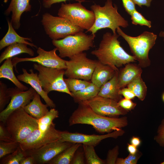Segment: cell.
<instances>
[{
	"instance_id": "cell-1",
	"label": "cell",
	"mask_w": 164,
	"mask_h": 164,
	"mask_svg": "<svg viewBox=\"0 0 164 164\" xmlns=\"http://www.w3.org/2000/svg\"><path fill=\"white\" fill-rule=\"evenodd\" d=\"M78 106L70 116L69 125L77 124L91 125L97 132L109 133L127 126L128 124L127 118H114L104 116L94 112L83 102L78 103Z\"/></svg>"
},
{
	"instance_id": "cell-2",
	"label": "cell",
	"mask_w": 164,
	"mask_h": 164,
	"mask_svg": "<svg viewBox=\"0 0 164 164\" xmlns=\"http://www.w3.org/2000/svg\"><path fill=\"white\" fill-rule=\"evenodd\" d=\"M119 35L107 32L102 36L97 48L91 53L95 56L102 63L108 65L116 71L123 65L136 60L132 55L128 54L121 46L118 39Z\"/></svg>"
},
{
	"instance_id": "cell-3",
	"label": "cell",
	"mask_w": 164,
	"mask_h": 164,
	"mask_svg": "<svg viewBox=\"0 0 164 164\" xmlns=\"http://www.w3.org/2000/svg\"><path fill=\"white\" fill-rule=\"evenodd\" d=\"M91 8L95 15V22L86 32L95 34L101 29L109 28L115 34L118 27L125 28L129 25L128 22L118 13L117 6L113 5L112 0H107L103 6L94 4L91 6Z\"/></svg>"
},
{
	"instance_id": "cell-4",
	"label": "cell",
	"mask_w": 164,
	"mask_h": 164,
	"mask_svg": "<svg viewBox=\"0 0 164 164\" xmlns=\"http://www.w3.org/2000/svg\"><path fill=\"white\" fill-rule=\"evenodd\" d=\"M4 124L13 141L19 143L38 129V120L28 114L23 108L12 112Z\"/></svg>"
},
{
	"instance_id": "cell-5",
	"label": "cell",
	"mask_w": 164,
	"mask_h": 164,
	"mask_svg": "<svg viewBox=\"0 0 164 164\" xmlns=\"http://www.w3.org/2000/svg\"><path fill=\"white\" fill-rule=\"evenodd\" d=\"M116 32L128 43L138 65L142 68L150 66L151 61L149 53L155 43L157 35L152 32L144 31L138 36L132 37L126 34L120 27L117 29Z\"/></svg>"
},
{
	"instance_id": "cell-6",
	"label": "cell",
	"mask_w": 164,
	"mask_h": 164,
	"mask_svg": "<svg viewBox=\"0 0 164 164\" xmlns=\"http://www.w3.org/2000/svg\"><path fill=\"white\" fill-rule=\"evenodd\" d=\"M95 36V34L88 35L83 32L61 39L52 40V43L59 51V56L61 58L70 59L93 47Z\"/></svg>"
},
{
	"instance_id": "cell-7",
	"label": "cell",
	"mask_w": 164,
	"mask_h": 164,
	"mask_svg": "<svg viewBox=\"0 0 164 164\" xmlns=\"http://www.w3.org/2000/svg\"><path fill=\"white\" fill-rule=\"evenodd\" d=\"M85 1L80 0L73 3H62L57 15L67 19L74 25L88 31L93 26L95 20L94 12L87 9L81 4Z\"/></svg>"
},
{
	"instance_id": "cell-8",
	"label": "cell",
	"mask_w": 164,
	"mask_h": 164,
	"mask_svg": "<svg viewBox=\"0 0 164 164\" xmlns=\"http://www.w3.org/2000/svg\"><path fill=\"white\" fill-rule=\"evenodd\" d=\"M41 22L46 33L52 40L63 39L84 30L67 19L47 12L43 14Z\"/></svg>"
},
{
	"instance_id": "cell-9",
	"label": "cell",
	"mask_w": 164,
	"mask_h": 164,
	"mask_svg": "<svg viewBox=\"0 0 164 164\" xmlns=\"http://www.w3.org/2000/svg\"><path fill=\"white\" fill-rule=\"evenodd\" d=\"M39 72L38 77L44 90L48 93L52 91L66 93L71 96L63 78L65 70L47 67L39 63L33 64Z\"/></svg>"
},
{
	"instance_id": "cell-10",
	"label": "cell",
	"mask_w": 164,
	"mask_h": 164,
	"mask_svg": "<svg viewBox=\"0 0 164 164\" xmlns=\"http://www.w3.org/2000/svg\"><path fill=\"white\" fill-rule=\"evenodd\" d=\"M98 62L88 58L85 53L75 55L66 60L64 75L68 78L90 81Z\"/></svg>"
},
{
	"instance_id": "cell-11",
	"label": "cell",
	"mask_w": 164,
	"mask_h": 164,
	"mask_svg": "<svg viewBox=\"0 0 164 164\" xmlns=\"http://www.w3.org/2000/svg\"><path fill=\"white\" fill-rule=\"evenodd\" d=\"M53 123L44 131L37 129L33 131L19 143L21 149L24 151L38 149L50 143L59 140L62 131L56 129Z\"/></svg>"
},
{
	"instance_id": "cell-12",
	"label": "cell",
	"mask_w": 164,
	"mask_h": 164,
	"mask_svg": "<svg viewBox=\"0 0 164 164\" xmlns=\"http://www.w3.org/2000/svg\"><path fill=\"white\" fill-rule=\"evenodd\" d=\"M36 92L32 87L25 91H22L16 87L8 88L7 94L11 100L7 107L0 112V121L4 123L12 112L29 104Z\"/></svg>"
},
{
	"instance_id": "cell-13",
	"label": "cell",
	"mask_w": 164,
	"mask_h": 164,
	"mask_svg": "<svg viewBox=\"0 0 164 164\" xmlns=\"http://www.w3.org/2000/svg\"><path fill=\"white\" fill-rule=\"evenodd\" d=\"M57 50V48H55L51 50L46 51L39 47L37 48V53L38 55L36 56L23 58L16 57L12 59V62L17 72V64L25 61L35 62L45 67L65 70L66 69V60L56 54Z\"/></svg>"
},
{
	"instance_id": "cell-14",
	"label": "cell",
	"mask_w": 164,
	"mask_h": 164,
	"mask_svg": "<svg viewBox=\"0 0 164 164\" xmlns=\"http://www.w3.org/2000/svg\"><path fill=\"white\" fill-rule=\"evenodd\" d=\"M82 102L96 113L104 116L118 118L120 115L126 114L128 112L119 105L118 101L98 95Z\"/></svg>"
},
{
	"instance_id": "cell-15",
	"label": "cell",
	"mask_w": 164,
	"mask_h": 164,
	"mask_svg": "<svg viewBox=\"0 0 164 164\" xmlns=\"http://www.w3.org/2000/svg\"><path fill=\"white\" fill-rule=\"evenodd\" d=\"M124 133V131L121 129L103 135H87L63 131H62L61 138L59 141L62 142H67L73 143H80L82 145H92L95 147L104 139L109 138L116 139L123 135Z\"/></svg>"
},
{
	"instance_id": "cell-16",
	"label": "cell",
	"mask_w": 164,
	"mask_h": 164,
	"mask_svg": "<svg viewBox=\"0 0 164 164\" xmlns=\"http://www.w3.org/2000/svg\"><path fill=\"white\" fill-rule=\"evenodd\" d=\"M73 143L59 140L46 145L38 149L25 151L26 156L34 159L36 164H47L60 152Z\"/></svg>"
},
{
	"instance_id": "cell-17",
	"label": "cell",
	"mask_w": 164,
	"mask_h": 164,
	"mask_svg": "<svg viewBox=\"0 0 164 164\" xmlns=\"http://www.w3.org/2000/svg\"><path fill=\"white\" fill-rule=\"evenodd\" d=\"M29 71L30 73H28L26 69L22 68L23 73L17 76L19 80L30 85L40 95L49 107L51 108H55V104L48 96V93L43 89L37 73H34L32 69Z\"/></svg>"
},
{
	"instance_id": "cell-18",
	"label": "cell",
	"mask_w": 164,
	"mask_h": 164,
	"mask_svg": "<svg viewBox=\"0 0 164 164\" xmlns=\"http://www.w3.org/2000/svg\"><path fill=\"white\" fill-rule=\"evenodd\" d=\"M30 0H11L4 14L6 16L12 13L10 22L15 29H19L21 26V17L24 12H30L31 5ZM39 2L40 0H37Z\"/></svg>"
},
{
	"instance_id": "cell-19",
	"label": "cell",
	"mask_w": 164,
	"mask_h": 164,
	"mask_svg": "<svg viewBox=\"0 0 164 164\" xmlns=\"http://www.w3.org/2000/svg\"><path fill=\"white\" fill-rule=\"evenodd\" d=\"M142 70L138 65L130 63L119 71L118 86L120 89L125 87L138 77L141 76Z\"/></svg>"
},
{
	"instance_id": "cell-20",
	"label": "cell",
	"mask_w": 164,
	"mask_h": 164,
	"mask_svg": "<svg viewBox=\"0 0 164 164\" xmlns=\"http://www.w3.org/2000/svg\"><path fill=\"white\" fill-rule=\"evenodd\" d=\"M116 71L110 66L104 64L98 61L92 74L91 81L100 88L113 77Z\"/></svg>"
},
{
	"instance_id": "cell-21",
	"label": "cell",
	"mask_w": 164,
	"mask_h": 164,
	"mask_svg": "<svg viewBox=\"0 0 164 164\" xmlns=\"http://www.w3.org/2000/svg\"><path fill=\"white\" fill-rule=\"evenodd\" d=\"M8 29L6 34L0 41V50L10 45L17 43H22L27 44L32 47L38 48L33 43H30L27 41L32 42L31 38L24 37L19 35L15 30L11 22L7 20Z\"/></svg>"
},
{
	"instance_id": "cell-22",
	"label": "cell",
	"mask_w": 164,
	"mask_h": 164,
	"mask_svg": "<svg viewBox=\"0 0 164 164\" xmlns=\"http://www.w3.org/2000/svg\"><path fill=\"white\" fill-rule=\"evenodd\" d=\"M118 72L116 71L113 77L100 87L98 95L117 101L122 98L118 86Z\"/></svg>"
},
{
	"instance_id": "cell-23",
	"label": "cell",
	"mask_w": 164,
	"mask_h": 164,
	"mask_svg": "<svg viewBox=\"0 0 164 164\" xmlns=\"http://www.w3.org/2000/svg\"><path fill=\"white\" fill-rule=\"evenodd\" d=\"M40 96L36 92L32 101L23 108L28 114L37 120L44 116L49 111L47 108L49 106L42 103Z\"/></svg>"
},
{
	"instance_id": "cell-24",
	"label": "cell",
	"mask_w": 164,
	"mask_h": 164,
	"mask_svg": "<svg viewBox=\"0 0 164 164\" xmlns=\"http://www.w3.org/2000/svg\"><path fill=\"white\" fill-rule=\"evenodd\" d=\"M14 67L12 58L6 59L0 67V78H6L10 80L16 87L22 91L28 90V88L21 83L15 76L13 71Z\"/></svg>"
},
{
	"instance_id": "cell-25",
	"label": "cell",
	"mask_w": 164,
	"mask_h": 164,
	"mask_svg": "<svg viewBox=\"0 0 164 164\" xmlns=\"http://www.w3.org/2000/svg\"><path fill=\"white\" fill-rule=\"evenodd\" d=\"M27 44L22 43H14L7 46L0 56V63L4 60L22 53H26L31 56L34 53L31 48L28 47Z\"/></svg>"
},
{
	"instance_id": "cell-26",
	"label": "cell",
	"mask_w": 164,
	"mask_h": 164,
	"mask_svg": "<svg viewBox=\"0 0 164 164\" xmlns=\"http://www.w3.org/2000/svg\"><path fill=\"white\" fill-rule=\"evenodd\" d=\"M82 144L73 143L50 161L48 164H70L77 150Z\"/></svg>"
},
{
	"instance_id": "cell-27",
	"label": "cell",
	"mask_w": 164,
	"mask_h": 164,
	"mask_svg": "<svg viewBox=\"0 0 164 164\" xmlns=\"http://www.w3.org/2000/svg\"><path fill=\"white\" fill-rule=\"evenodd\" d=\"M100 87L92 82L87 87L78 91L71 92L75 102L79 103L91 99L98 95Z\"/></svg>"
},
{
	"instance_id": "cell-28",
	"label": "cell",
	"mask_w": 164,
	"mask_h": 164,
	"mask_svg": "<svg viewBox=\"0 0 164 164\" xmlns=\"http://www.w3.org/2000/svg\"><path fill=\"white\" fill-rule=\"evenodd\" d=\"M127 87L133 91L140 100L143 101L145 99L147 94V87L141 76L135 79Z\"/></svg>"
},
{
	"instance_id": "cell-29",
	"label": "cell",
	"mask_w": 164,
	"mask_h": 164,
	"mask_svg": "<svg viewBox=\"0 0 164 164\" xmlns=\"http://www.w3.org/2000/svg\"><path fill=\"white\" fill-rule=\"evenodd\" d=\"M59 113L55 108H52L43 117L38 120V129L41 131L48 129L53 123L54 119L59 117Z\"/></svg>"
},
{
	"instance_id": "cell-30",
	"label": "cell",
	"mask_w": 164,
	"mask_h": 164,
	"mask_svg": "<svg viewBox=\"0 0 164 164\" xmlns=\"http://www.w3.org/2000/svg\"><path fill=\"white\" fill-rule=\"evenodd\" d=\"M82 147L87 164H105V160L99 158L96 153L94 146L82 145Z\"/></svg>"
},
{
	"instance_id": "cell-31",
	"label": "cell",
	"mask_w": 164,
	"mask_h": 164,
	"mask_svg": "<svg viewBox=\"0 0 164 164\" xmlns=\"http://www.w3.org/2000/svg\"><path fill=\"white\" fill-rule=\"evenodd\" d=\"M26 156L25 151L22 150L19 146L13 152L2 158L0 164H20L22 160Z\"/></svg>"
},
{
	"instance_id": "cell-32",
	"label": "cell",
	"mask_w": 164,
	"mask_h": 164,
	"mask_svg": "<svg viewBox=\"0 0 164 164\" xmlns=\"http://www.w3.org/2000/svg\"><path fill=\"white\" fill-rule=\"evenodd\" d=\"M69 91L71 92H76L82 89L89 86L91 81L76 78L64 79Z\"/></svg>"
},
{
	"instance_id": "cell-33",
	"label": "cell",
	"mask_w": 164,
	"mask_h": 164,
	"mask_svg": "<svg viewBox=\"0 0 164 164\" xmlns=\"http://www.w3.org/2000/svg\"><path fill=\"white\" fill-rule=\"evenodd\" d=\"M19 146V143L14 141H0V159L15 152Z\"/></svg>"
},
{
	"instance_id": "cell-34",
	"label": "cell",
	"mask_w": 164,
	"mask_h": 164,
	"mask_svg": "<svg viewBox=\"0 0 164 164\" xmlns=\"http://www.w3.org/2000/svg\"><path fill=\"white\" fill-rule=\"evenodd\" d=\"M131 19L132 24L139 25L141 26H146L149 28L151 27V22L147 20L136 10L134 11L131 14Z\"/></svg>"
},
{
	"instance_id": "cell-35",
	"label": "cell",
	"mask_w": 164,
	"mask_h": 164,
	"mask_svg": "<svg viewBox=\"0 0 164 164\" xmlns=\"http://www.w3.org/2000/svg\"><path fill=\"white\" fill-rule=\"evenodd\" d=\"M8 88L6 84L0 82V111L3 110L6 105L9 102L11 98L7 94Z\"/></svg>"
},
{
	"instance_id": "cell-36",
	"label": "cell",
	"mask_w": 164,
	"mask_h": 164,
	"mask_svg": "<svg viewBox=\"0 0 164 164\" xmlns=\"http://www.w3.org/2000/svg\"><path fill=\"white\" fill-rule=\"evenodd\" d=\"M142 155V153L139 151L135 154L129 153L128 156L125 159L118 158L116 164H136L139 158Z\"/></svg>"
},
{
	"instance_id": "cell-37",
	"label": "cell",
	"mask_w": 164,
	"mask_h": 164,
	"mask_svg": "<svg viewBox=\"0 0 164 164\" xmlns=\"http://www.w3.org/2000/svg\"><path fill=\"white\" fill-rule=\"evenodd\" d=\"M154 139L160 146L164 147V118L158 128L157 134L155 136Z\"/></svg>"
},
{
	"instance_id": "cell-38",
	"label": "cell",
	"mask_w": 164,
	"mask_h": 164,
	"mask_svg": "<svg viewBox=\"0 0 164 164\" xmlns=\"http://www.w3.org/2000/svg\"><path fill=\"white\" fill-rule=\"evenodd\" d=\"M119 154V147L116 146L112 149L108 151L105 160V164H116L118 156Z\"/></svg>"
},
{
	"instance_id": "cell-39",
	"label": "cell",
	"mask_w": 164,
	"mask_h": 164,
	"mask_svg": "<svg viewBox=\"0 0 164 164\" xmlns=\"http://www.w3.org/2000/svg\"><path fill=\"white\" fill-rule=\"evenodd\" d=\"M0 141L5 142H13L12 137L6 129L4 123L0 122Z\"/></svg>"
},
{
	"instance_id": "cell-40",
	"label": "cell",
	"mask_w": 164,
	"mask_h": 164,
	"mask_svg": "<svg viewBox=\"0 0 164 164\" xmlns=\"http://www.w3.org/2000/svg\"><path fill=\"white\" fill-rule=\"evenodd\" d=\"M118 102L121 107L128 112L134 109L136 105V104L132 100L125 98H122Z\"/></svg>"
},
{
	"instance_id": "cell-41",
	"label": "cell",
	"mask_w": 164,
	"mask_h": 164,
	"mask_svg": "<svg viewBox=\"0 0 164 164\" xmlns=\"http://www.w3.org/2000/svg\"><path fill=\"white\" fill-rule=\"evenodd\" d=\"M80 147L77 149L75 153L71 162V164H85L84 160L85 155L83 148L82 149H80Z\"/></svg>"
},
{
	"instance_id": "cell-42",
	"label": "cell",
	"mask_w": 164,
	"mask_h": 164,
	"mask_svg": "<svg viewBox=\"0 0 164 164\" xmlns=\"http://www.w3.org/2000/svg\"><path fill=\"white\" fill-rule=\"evenodd\" d=\"M123 5L125 11L130 15L132 13L136 10L135 3L132 0H121Z\"/></svg>"
},
{
	"instance_id": "cell-43",
	"label": "cell",
	"mask_w": 164,
	"mask_h": 164,
	"mask_svg": "<svg viewBox=\"0 0 164 164\" xmlns=\"http://www.w3.org/2000/svg\"><path fill=\"white\" fill-rule=\"evenodd\" d=\"M119 94L125 98L132 100L136 97L133 91L128 87H123L120 89Z\"/></svg>"
},
{
	"instance_id": "cell-44",
	"label": "cell",
	"mask_w": 164,
	"mask_h": 164,
	"mask_svg": "<svg viewBox=\"0 0 164 164\" xmlns=\"http://www.w3.org/2000/svg\"><path fill=\"white\" fill-rule=\"evenodd\" d=\"M67 0H43L42 1V5L43 7L46 9L50 8L52 5L56 3L61 2H65ZM79 1L80 0H76Z\"/></svg>"
},
{
	"instance_id": "cell-45",
	"label": "cell",
	"mask_w": 164,
	"mask_h": 164,
	"mask_svg": "<svg viewBox=\"0 0 164 164\" xmlns=\"http://www.w3.org/2000/svg\"><path fill=\"white\" fill-rule=\"evenodd\" d=\"M135 4L142 7V5L149 7L151 5L152 0H132Z\"/></svg>"
},
{
	"instance_id": "cell-46",
	"label": "cell",
	"mask_w": 164,
	"mask_h": 164,
	"mask_svg": "<svg viewBox=\"0 0 164 164\" xmlns=\"http://www.w3.org/2000/svg\"><path fill=\"white\" fill-rule=\"evenodd\" d=\"M20 164H36L34 158L31 156L27 155L21 161Z\"/></svg>"
},
{
	"instance_id": "cell-47",
	"label": "cell",
	"mask_w": 164,
	"mask_h": 164,
	"mask_svg": "<svg viewBox=\"0 0 164 164\" xmlns=\"http://www.w3.org/2000/svg\"><path fill=\"white\" fill-rule=\"evenodd\" d=\"M127 149L129 153L135 154L138 151L137 147L132 144H128Z\"/></svg>"
},
{
	"instance_id": "cell-48",
	"label": "cell",
	"mask_w": 164,
	"mask_h": 164,
	"mask_svg": "<svg viewBox=\"0 0 164 164\" xmlns=\"http://www.w3.org/2000/svg\"><path fill=\"white\" fill-rule=\"evenodd\" d=\"M131 144L136 147L139 146L141 143V140L139 137L133 136L130 140Z\"/></svg>"
},
{
	"instance_id": "cell-49",
	"label": "cell",
	"mask_w": 164,
	"mask_h": 164,
	"mask_svg": "<svg viewBox=\"0 0 164 164\" xmlns=\"http://www.w3.org/2000/svg\"><path fill=\"white\" fill-rule=\"evenodd\" d=\"M159 36L163 38V40L164 41V31H161L159 33Z\"/></svg>"
},
{
	"instance_id": "cell-50",
	"label": "cell",
	"mask_w": 164,
	"mask_h": 164,
	"mask_svg": "<svg viewBox=\"0 0 164 164\" xmlns=\"http://www.w3.org/2000/svg\"><path fill=\"white\" fill-rule=\"evenodd\" d=\"M162 98L163 101L164 102V92L162 95Z\"/></svg>"
},
{
	"instance_id": "cell-51",
	"label": "cell",
	"mask_w": 164,
	"mask_h": 164,
	"mask_svg": "<svg viewBox=\"0 0 164 164\" xmlns=\"http://www.w3.org/2000/svg\"><path fill=\"white\" fill-rule=\"evenodd\" d=\"M161 164H164V160L163 161L160 163Z\"/></svg>"
}]
</instances>
